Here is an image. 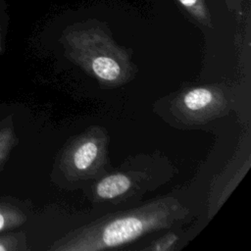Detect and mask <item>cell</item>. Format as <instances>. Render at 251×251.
Listing matches in <instances>:
<instances>
[{
  "label": "cell",
  "mask_w": 251,
  "mask_h": 251,
  "mask_svg": "<svg viewBox=\"0 0 251 251\" xmlns=\"http://www.w3.org/2000/svg\"><path fill=\"white\" fill-rule=\"evenodd\" d=\"M174 197L105 215L68 232L55 245L63 251H99L130 243L147 233L172 227L188 215Z\"/></svg>",
  "instance_id": "cell-1"
},
{
  "label": "cell",
  "mask_w": 251,
  "mask_h": 251,
  "mask_svg": "<svg viewBox=\"0 0 251 251\" xmlns=\"http://www.w3.org/2000/svg\"><path fill=\"white\" fill-rule=\"evenodd\" d=\"M67 56L94 76L102 86H120L133 75V66L122 49L98 27L67 32Z\"/></svg>",
  "instance_id": "cell-2"
},
{
  "label": "cell",
  "mask_w": 251,
  "mask_h": 251,
  "mask_svg": "<svg viewBox=\"0 0 251 251\" xmlns=\"http://www.w3.org/2000/svg\"><path fill=\"white\" fill-rule=\"evenodd\" d=\"M108 134L101 126H91L74 137L61 159L62 170L70 180H88L103 174L107 162Z\"/></svg>",
  "instance_id": "cell-3"
},
{
  "label": "cell",
  "mask_w": 251,
  "mask_h": 251,
  "mask_svg": "<svg viewBox=\"0 0 251 251\" xmlns=\"http://www.w3.org/2000/svg\"><path fill=\"white\" fill-rule=\"evenodd\" d=\"M228 100L218 86L187 88L173 101V113L183 124L203 125L228 112Z\"/></svg>",
  "instance_id": "cell-4"
},
{
  "label": "cell",
  "mask_w": 251,
  "mask_h": 251,
  "mask_svg": "<svg viewBox=\"0 0 251 251\" xmlns=\"http://www.w3.org/2000/svg\"><path fill=\"white\" fill-rule=\"evenodd\" d=\"M133 188V179L125 173H114L100 178L93 185V196L99 201H112L125 197Z\"/></svg>",
  "instance_id": "cell-5"
},
{
  "label": "cell",
  "mask_w": 251,
  "mask_h": 251,
  "mask_svg": "<svg viewBox=\"0 0 251 251\" xmlns=\"http://www.w3.org/2000/svg\"><path fill=\"white\" fill-rule=\"evenodd\" d=\"M187 16L202 27H213V16L206 0H176Z\"/></svg>",
  "instance_id": "cell-6"
},
{
  "label": "cell",
  "mask_w": 251,
  "mask_h": 251,
  "mask_svg": "<svg viewBox=\"0 0 251 251\" xmlns=\"http://www.w3.org/2000/svg\"><path fill=\"white\" fill-rule=\"evenodd\" d=\"M178 240V235L176 233H167L164 236L154 240L147 247H144V250L149 251H169L174 250Z\"/></svg>",
  "instance_id": "cell-7"
},
{
  "label": "cell",
  "mask_w": 251,
  "mask_h": 251,
  "mask_svg": "<svg viewBox=\"0 0 251 251\" xmlns=\"http://www.w3.org/2000/svg\"><path fill=\"white\" fill-rule=\"evenodd\" d=\"M227 9L236 16H243V13L248 7L249 0H224Z\"/></svg>",
  "instance_id": "cell-8"
},
{
  "label": "cell",
  "mask_w": 251,
  "mask_h": 251,
  "mask_svg": "<svg viewBox=\"0 0 251 251\" xmlns=\"http://www.w3.org/2000/svg\"><path fill=\"white\" fill-rule=\"evenodd\" d=\"M3 226H4V218H3V216L0 214V229H2Z\"/></svg>",
  "instance_id": "cell-9"
},
{
  "label": "cell",
  "mask_w": 251,
  "mask_h": 251,
  "mask_svg": "<svg viewBox=\"0 0 251 251\" xmlns=\"http://www.w3.org/2000/svg\"><path fill=\"white\" fill-rule=\"evenodd\" d=\"M4 249H5V248H4L2 245H0V250H4Z\"/></svg>",
  "instance_id": "cell-10"
}]
</instances>
